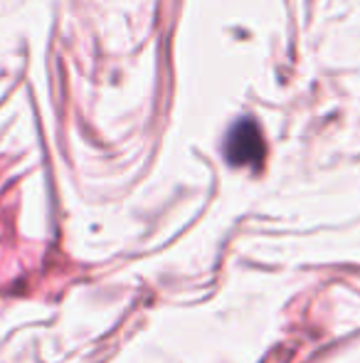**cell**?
<instances>
[{"label":"cell","mask_w":360,"mask_h":363,"mask_svg":"<svg viewBox=\"0 0 360 363\" xmlns=\"http://www.w3.org/2000/svg\"><path fill=\"white\" fill-rule=\"evenodd\" d=\"M225 158L232 168H252L262 171L267 158V144L262 129L252 116H242L232 124L225 139Z\"/></svg>","instance_id":"6da1fadb"}]
</instances>
